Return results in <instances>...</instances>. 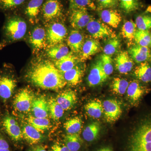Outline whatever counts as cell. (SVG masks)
Returning a JSON list of instances; mask_svg holds the SVG:
<instances>
[{
	"mask_svg": "<svg viewBox=\"0 0 151 151\" xmlns=\"http://www.w3.org/2000/svg\"><path fill=\"white\" fill-rule=\"evenodd\" d=\"M28 82L44 89L58 90L66 85L62 73L48 59L37 58L30 64L25 76Z\"/></svg>",
	"mask_w": 151,
	"mask_h": 151,
	"instance_id": "obj_1",
	"label": "cell"
},
{
	"mask_svg": "<svg viewBox=\"0 0 151 151\" xmlns=\"http://www.w3.org/2000/svg\"><path fill=\"white\" fill-rule=\"evenodd\" d=\"M128 151H151V115L141 120L130 136Z\"/></svg>",
	"mask_w": 151,
	"mask_h": 151,
	"instance_id": "obj_2",
	"label": "cell"
},
{
	"mask_svg": "<svg viewBox=\"0 0 151 151\" xmlns=\"http://www.w3.org/2000/svg\"><path fill=\"white\" fill-rule=\"evenodd\" d=\"M26 22L22 18L11 16L6 19L3 28V39L0 47L22 39L27 32Z\"/></svg>",
	"mask_w": 151,
	"mask_h": 151,
	"instance_id": "obj_3",
	"label": "cell"
},
{
	"mask_svg": "<svg viewBox=\"0 0 151 151\" xmlns=\"http://www.w3.org/2000/svg\"><path fill=\"white\" fill-rule=\"evenodd\" d=\"M1 118L0 125L2 130L14 144L20 142L23 139L22 128L15 118L9 113H6Z\"/></svg>",
	"mask_w": 151,
	"mask_h": 151,
	"instance_id": "obj_4",
	"label": "cell"
},
{
	"mask_svg": "<svg viewBox=\"0 0 151 151\" xmlns=\"http://www.w3.org/2000/svg\"><path fill=\"white\" fill-rule=\"evenodd\" d=\"M34 92L28 87L19 90L14 97L12 105L14 109L19 113H27L31 111L34 100Z\"/></svg>",
	"mask_w": 151,
	"mask_h": 151,
	"instance_id": "obj_5",
	"label": "cell"
},
{
	"mask_svg": "<svg viewBox=\"0 0 151 151\" xmlns=\"http://www.w3.org/2000/svg\"><path fill=\"white\" fill-rule=\"evenodd\" d=\"M17 86L16 79L11 72L0 70V99L4 103L12 98Z\"/></svg>",
	"mask_w": 151,
	"mask_h": 151,
	"instance_id": "obj_6",
	"label": "cell"
},
{
	"mask_svg": "<svg viewBox=\"0 0 151 151\" xmlns=\"http://www.w3.org/2000/svg\"><path fill=\"white\" fill-rule=\"evenodd\" d=\"M46 31L47 42L49 47L63 43L68 35L65 25L60 22H52Z\"/></svg>",
	"mask_w": 151,
	"mask_h": 151,
	"instance_id": "obj_7",
	"label": "cell"
},
{
	"mask_svg": "<svg viewBox=\"0 0 151 151\" xmlns=\"http://www.w3.org/2000/svg\"><path fill=\"white\" fill-rule=\"evenodd\" d=\"M86 28L90 35L95 39L111 38L116 37L115 33L108 25L93 18Z\"/></svg>",
	"mask_w": 151,
	"mask_h": 151,
	"instance_id": "obj_8",
	"label": "cell"
},
{
	"mask_svg": "<svg viewBox=\"0 0 151 151\" xmlns=\"http://www.w3.org/2000/svg\"><path fill=\"white\" fill-rule=\"evenodd\" d=\"M42 18L46 22H53L62 16L63 8L59 0H47L41 8Z\"/></svg>",
	"mask_w": 151,
	"mask_h": 151,
	"instance_id": "obj_9",
	"label": "cell"
},
{
	"mask_svg": "<svg viewBox=\"0 0 151 151\" xmlns=\"http://www.w3.org/2000/svg\"><path fill=\"white\" fill-rule=\"evenodd\" d=\"M70 10L69 20L71 26L75 29H82L86 27L92 19L87 9L79 8Z\"/></svg>",
	"mask_w": 151,
	"mask_h": 151,
	"instance_id": "obj_10",
	"label": "cell"
},
{
	"mask_svg": "<svg viewBox=\"0 0 151 151\" xmlns=\"http://www.w3.org/2000/svg\"><path fill=\"white\" fill-rule=\"evenodd\" d=\"M103 113L105 120L109 123L116 122L121 117L122 111L121 104L115 99L105 100L103 103Z\"/></svg>",
	"mask_w": 151,
	"mask_h": 151,
	"instance_id": "obj_11",
	"label": "cell"
},
{
	"mask_svg": "<svg viewBox=\"0 0 151 151\" xmlns=\"http://www.w3.org/2000/svg\"><path fill=\"white\" fill-rule=\"evenodd\" d=\"M29 41L33 50L36 52L45 48L47 45L46 30L42 27H36L30 33Z\"/></svg>",
	"mask_w": 151,
	"mask_h": 151,
	"instance_id": "obj_12",
	"label": "cell"
},
{
	"mask_svg": "<svg viewBox=\"0 0 151 151\" xmlns=\"http://www.w3.org/2000/svg\"><path fill=\"white\" fill-rule=\"evenodd\" d=\"M108 78L99 60L92 65L90 69L87 77L88 85L90 87L98 86L105 82Z\"/></svg>",
	"mask_w": 151,
	"mask_h": 151,
	"instance_id": "obj_13",
	"label": "cell"
},
{
	"mask_svg": "<svg viewBox=\"0 0 151 151\" xmlns=\"http://www.w3.org/2000/svg\"><path fill=\"white\" fill-rule=\"evenodd\" d=\"M85 70L84 64L79 62L72 69L62 73L67 84L75 86L81 82Z\"/></svg>",
	"mask_w": 151,
	"mask_h": 151,
	"instance_id": "obj_14",
	"label": "cell"
},
{
	"mask_svg": "<svg viewBox=\"0 0 151 151\" xmlns=\"http://www.w3.org/2000/svg\"><path fill=\"white\" fill-rule=\"evenodd\" d=\"M147 89L137 81L134 80L129 83L127 95L132 105H137L145 94Z\"/></svg>",
	"mask_w": 151,
	"mask_h": 151,
	"instance_id": "obj_15",
	"label": "cell"
},
{
	"mask_svg": "<svg viewBox=\"0 0 151 151\" xmlns=\"http://www.w3.org/2000/svg\"><path fill=\"white\" fill-rule=\"evenodd\" d=\"M23 139L30 145H38L43 140L41 132L27 123L22 128Z\"/></svg>",
	"mask_w": 151,
	"mask_h": 151,
	"instance_id": "obj_16",
	"label": "cell"
},
{
	"mask_svg": "<svg viewBox=\"0 0 151 151\" xmlns=\"http://www.w3.org/2000/svg\"><path fill=\"white\" fill-rule=\"evenodd\" d=\"M116 69L122 74H127L134 67V63L129 52L126 51L120 52L115 58Z\"/></svg>",
	"mask_w": 151,
	"mask_h": 151,
	"instance_id": "obj_17",
	"label": "cell"
},
{
	"mask_svg": "<svg viewBox=\"0 0 151 151\" xmlns=\"http://www.w3.org/2000/svg\"><path fill=\"white\" fill-rule=\"evenodd\" d=\"M31 111L36 118H47L49 113L48 100L44 96L35 97L33 102Z\"/></svg>",
	"mask_w": 151,
	"mask_h": 151,
	"instance_id": "obj_18",
	"label": "cell"
},
{
	"mask_svg": "<svg viewBox=\"0 0 151 151\" xmlns=\"http://www.w3.org/2000/svg\"><path fill=\"white\" fill-rule=\"evenodd\" d=\"M77 99L76 93L71 89L60 92L55 98L64 111H68L73 108L77 102Z\"/></svg>",
	"mask_w": 151,
	"mask_h": 151,
	"instance_id": "obj_19",
	"label": "cell"
},
{
	"mask_svg": "<svg viewBox=\"0 0 151 151\" xmlns=\"http://www.w3.org/2000/svg\"><path fill=\"white\" fill-rule=\"evenodd\" d=\"M100 45L98 41L94 39L87 40L84 41L79 53V60L82 61L87 60L100 51Z\"/></svg>",
	"mask_w": 151,
	"mask_h": 151,
	"instance_id": "obj_20",
	"label": "cell"
},
{
	"mask_svg": "<svg viewBox=\"0 0 151 151\" xmlns=\"http://www.w3.org/2000/svg\"><path fill=\"white\" fill-rule=\"evenodd\" d=\"M84 41V35L78 30L71 31L68 36V46L73 53L80 52Z\"/></svg>",
	"mask_w": 151,
	"mask_h": 151,
	"instance_id": "obj_21",
	"label": "cell"
},
{
	"mask_svg": "<svg viewBox=\"0 0 151 151\" xmlns=\"http://www.w3.org/2000/svg\"><path fill=\"white\" fill-rule=\"evenodd\" d=\"M100 17L103 22L111 27L116 28L122 20L121 14L112 9H105L101 11Z\"/></svg>",
	"mask_w": 151,
	"mask_h": 151,
	"instance_id": "obj_22",
	"label": "cell"
},
{
	"mask_svg": "<svg viewBox=\"0 0 151 151\" xmlns=\"http://www.w3.org/2000/svg\"><path fill=\"white\" fill-rule=\"evenodd\" d=\"M129 54L132 60L138 63L146 62L151 57L150 50L148 47L137 44L129 49Z\"/></svg>",
	"mask_w": 151,
	"mask_h": 151,
	"instance_id": "obj_23",
	"label": "cell"
},
{
	"mask_svg": "<svg viewBox=\"0 0 151 151\" xmlns=\"http://www.w3.org/2000/svg\"><path fill=\"white\" fill-rule=\"evenodd\" d=\"M80 60L73 52H70L65 56L55 61L54 64L57 68L61 72L64 73L72 69Z\"/></svg>",
	"mask_w": 151,
	"mask_h": 151,
	"instance_id": "obj_24",
	"label": "cell"
},
{
	"mask_svg": "<svg viewBox=\"0 0 151 151\" xmlns=\"http://www.w3.org/2000/svg\"><path fill=\"white\" fill-rule=\"evenodd\" d=\"M70 52L69 47L63 42L49 46L46 50L47 56L55 61L62 58Z\"/></svg>",
	"mask_w": 151,
	"mask_h": 151,
	"instance_id": "obj_25",
	"label": "cell"
},
{
	"mask_svg": "<svg viewBox=\"0 0 151 151\" xmlns=\"http://www.w3.org/2000/svg\"><path fill=\"white\" fill-rule=\"evenodd\" d=\"M84 108L88 116L93 119L100 118L104 112L103 103L98 99L91 100L86 104Z\"/></svg>",
	"mask_w": 151,
	"mask_h": 151,
	"instance_id": "obj_26",
	"label": "cell"
},
{
	"mask_svg": "<svg viewBox=\"0 0 151 151\" xmlns=\"http://www.w3.org/2000/svg\"><path fill=\"white\" fill-rule=\"evenodd\" d=\"M135 76L139 80L144 83L151 81V66L148 63H142L135 68Z\"/></svg>",
	"mask_w": 151,
	"mask_h": 151,
	"instance_id": "obj_27",
	"label": "cell"
},
{
	"mask_svg": "<svg viewBox=\"0 0 151 151\" xmlns=\"http://www.w3.org/2000/svg\"><path fill=\"white\" fill-rule=\"evenodd\" d=\"M43 1L44 0H31L29 3L26 9L25 14L32 23L37 21Z\"/></svg>",
	"mask_w": 151,
	"mask_h": 151,
	"instance_id": "obj_28",
	"label": "cell"
},
{
	"mask_svg": "<svg viewBox=\"0 0 151 151\" xmlns=\"http://www.w3.org/2000/svg\"><path fill=\"white\" fill-rule=\"evenodd\" d=\"M100 131V124L98 122H93L84 129L82 137L86 142H92L98 137Z\"/></svg>",
	"mask_w": 151,
	"mask_h": 151,
	"instance_id": "obj_29",
	"label": "cell"
},
{
	"mask_svg": "<svg viewBox=\"0 0 151 151\" xmlns=\"http://www.w3.org/2000/svg\"><path fill=\"white\" fill-rule=\"evenodd\" d=\"M27 122L41 132L48 130L50 127V122L47 118H36L30 115L27 118Z\"/></svg>",
	"mask_w": 151,
	"mask_h": 151,
	"instance_id": "obj_30",
	"label": "cell"
},
{
	"mask_svg": "<svg viewBox=\"0 0 151 151\" xmlns=\"http://www.w3.org/2000/svg\"><path fill=\"white\" fill-rule=\"evenodd\" d=\"M64 144L70 151H78L82 144L79 134H67L64 139Z\"/></svg>",
	"mask_w": 151,
	"mask_h": 151,
	"instance_id": "obj_31",
	"label": "cell"
},
{
	"mask_svg": "<svg viewBox=\"0 0 151 151\" xmlns=\"http://www.w3.org/2000/svg\"><path fill=\"white\" fill-rule=\"evenodd\" d=\"M48 102L49 113L51 119L55 121L59 120L64 114V109L57 102L55 98H51Z\"/></svg>",
	"mask_w": 151,
	"mask_h": 151,
	"instance_id": "obj_32",
	"label": "cell"
},
{
	"mask_svg": "<svg viewBox=\"0 0 151 151\" xmlns=\"http://www.w3.org/2000/svg\"><path fill=\"white\" fill-rule=\"evenodd\" d=\"M63 127L67 134H78L82 127V121L79 117H74L66 121Z\"/></svg>",
	"mask_w": 151,
	"mask_h": 151,
	"instance_id": "obj_33",
	"label": "cell"
},
{
	"mask_svg": "<svg viewBox=\"0 0 151 151\" xmlns=\"http://www.w3.org/2000/svg\"><path fill=\"white\" fill-rule=\"evenodd\" d=\"M129 83L126 79L121 78H115L111 84L112 92L119 95H123L127 92Z\"/></svg>",
	"mask_w": 151,
	"mask_h": 151,
	"instance_id": "obj_34",
	"label": "cell"
},
{
	"mask_svg": "<svg viewBox=\"0 0 151 151\" xmlns=\"http://www.w3.org/2000/svg\"><path fill=\"white\" fill-rule=\"evenodd\" d=\"M134 40L138 45L148 47L151 44V33L149 30H137L135 33Z\"/></svg>",
	"mask_w": 151,
	"mask_h": 151,
	"instance_id": "obj_35",
	"label": "cell"
},
{
	"mask_svg": "<svg viewBox=\"0 0 151 151\" xmlns=\"http://www.w3.org/2000/svg\"><path fill=\"white\" fill-rule=\"evenodd\" d=\"M121 41L118 37L109 38L103 48L104 54L108 56H112L119 51L121 47Z\"/></svg>",
	"mask_w": 151,
	"mask_h": 151,
	"instance_id": "obj_36",
	"label": "cell"
},
{
	"mask_svg": "<svg viewBox=\"0 0 151 151\" xmlns=\"http://www.w3.org/2000/svg\"><path fill=\"white\" fill-rule=\"evenodd\" d=\"M137 28L136 24L133 21H128L125 22L122 26L121 32L123 37L129 41L134 40Z\"/></svg>",
	"mask_w": 151,
	"mask_h": 151,
	"instance_id": "obj_37",
	"label": "cell"
},
{
	"mask_svg": "<svg viewBox=\"0 0 151 151\" xmlns=\"http://www.w3.org/2000/svg\"><path fill=\"white\" fill-rule=\"evenodd\" d=\"M119 4L122 10L127 14L137 10L140 6L139 0H119Z\"/></svg>",
	"mask_w": 151,
	"mask_h": 151,
	"instance_id": "obj_38",
	"label": "cell"
},
{
	"mask_svg": "<svg viewBox=\"0 0 151 151\" xmlns=\"http://www.w3.org/2000/svg\"><path fill=\"white\" fill-rule=\"evenodd\" d=\"M135 24L138 30H149L151 29V15L145 14L138 16Z\"/></svg>",
	"mask_w": 151,
	"mask_h": 151,
	"instance_id": "obj_39",
	"label": "cell"
},
{
	"mask_svg": "<svg viewBox=\"0 0 151 151\" xmlns=\"http://www.w3.org/2000/svg\"><path fill=\"white\" fill-rule=\"evenodd\" d=\"M25 0H0V9L13 10L22 4Z\"/></svg>",
	"mask_w": 151,
	"mask_h": 151,
	"instance_id": "obj_40",
	"label": "cell"
},
{
	"mask_svg": "<svg viewBox=\"0 0 151 151\" xmlns=\"http://www.w3.org/2000/svg\"><path fill=\"white\" fill-rule=\"evenodd\" d=\"M100 60L103 70L108 77L112 74L113 71V60L111 56L103 54L100 56Z\"/></svg>",
	"mask_w": 151,
	"mask_h": 151,
	"instance_id": "obj_41",
	"label": "cell"
},
{
	"mask_svg": "<svg viewBox=\"0 0 151 151\" xmlns=\"http://www.w3.org/2000/svg\"><path fill=\"white\" fill-rule=\"evenodd\" d=\"M92 0H69L70 9L79 8H86V7H93Z\"/></svg>",
	"mask_w": 151,
	"mask_h": 151,
	"instance_id": "obj_42",
	"label": "cell"
},
{
	"mask_svg": "<svg viewBox=\"0 0 151 151\" xmlns=\"http://www.w3.org/2000/svg\"><path fill=\"white\" fill-rule=\"evenodd\" d=\"M96 1L100 10L114 8L119 4V0H96Z\"/></svg>",
	"mask_w": 151,
	"mask_h": 151,
	"instance_id": "obj_43",
	"label": "cell"
},
{
	"mask_svg": "<svg viewBox=\"0 0 151 151\" xmlns=\"http://www.w3.org/2000/svg\"><path fill=\"white\" fill-rule=\"evenodd\" d=\"M51 151H70L65 144L55 143L51 147Z\"/></svg>",
	"mask_w": 151,
	"mask_h": 151,
	"instance_id": "obj_44",
	"label": "cell"
},
{
	"mask_svg": "<svg viewBox=\"0 0 151 151\" xmlns=\"http://www.w3.org/2000/svg\"><path fill=\"white\" fill-rule=\"evenodd\" d=\"M0 148L10 149V145L8 141L0 133Z\"/></svg>",
	"mask_w": 151,
	"mask_h": 151,
	"instance_id": "obj_45",
	"label": "cell"
},
{
	"mask_svg": "<svg viewBox=\"0 0 151 151\" xmlns=\"http://www.w3.org/2000/svg\"><path fill=\"white\" fill-rule=\"evenodd\" d=\"M29 151H48L43 146L41 145H37L32 147Z\"/></svg>",
	"mask_w": 151,
	"mask_h": 151,
	"instance_id": "obj_46",
	"label": "cell"
},
{
	"mask_svg": "<svg viewBox=\"0 0 151 151\" xmlns=\"http://www.w3.org/2000/svg\"><path fill=\"white\" fill-rule=\"evenodd\" d=\"M97 151H113V150L110 147H105L98 149Z\"/></svg>",
	"mask_w": 151,
	"mask_h": 151,
	"instance_id": "obj_47",
	"label": "cell"
},
{
	"mask_svg": "<svg viewBox=\"0 0 151 151\" xmlns=\"http://www.w3.org/2000/svg\"><path fill=\"white\" fill-rule=\"evenodd\" d=\"M0 151H11L9 149L0 148Z\"/></svg>",
	"mask_w": 151,
	"mask_h": 151,
	"instance_id": "obj_48",
	"label": "cell"
},
{
	"mask_svg": "<svg viewBox=\"0 0 151 151\" xmlns=\"http://www.w3.org/2000/svg\"></svg>",
	"mask_w": 151,
	"mask_h": 151,
	"instance_id": "obj_49",
	"label": "cell"
}]
</instances>
